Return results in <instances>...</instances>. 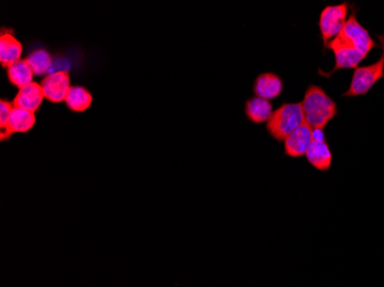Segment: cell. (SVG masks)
<instances>
[{
  "label": "cell",
  "mask_w": 384,
  "mask_h": 287,
  "mask_svg": "<svg viewBox=\"0 0 384 287\" xmlns=\"http://www.w3.org/2000/svg\"><path fill=\"white\" fill-rule=\"evenodd\" d=\"M302 105L305 123L313 130L324 129L338 115L336 102L316 84H311L306 89Z\"/></svg>",
  "instance_id": "obj_1"
},
{
  "label": "cell",
  "mask_w": 384,
  "mask_h": 287,
  "mask_svg": "<svg viewBox=\"0 0 384 287\" xmlns=\"http://www.w3.org/2000/svg\"><path fill=\"white\" fill-rule=\"evenodd\" d=\"M305 123L302 102H284L273 111L266 129L277 143H284L287 136Z\"/></svg>",
  "instance_id": "obj_2"
},
{
  "label": "cell",
  "mask_w": 384,
  "mask_h": 287,
  "mask_svg": "<svg viewBox=\"0 0 384 287\" xmlns=\"http://www.w3.org/2000/svg\"><path fill=\"white\" fill-rule=\"evenodd\" d=\"M382 46V54L376 62L372 65L358 67L353 70L351 83L343 97H360L368 94L373 86L384 77V35H376Z\"/></svg>",
  "instance_id": "obj_3"
},
{
  "label": "cell",
  "mask_w": 384,
  "mask_h": 287,
  "mask_svg": "<svg viewBox=\"0 0 384 287\" xmlns=\"http://www.w3.org/2000/svg\"><path fill=\"white\" fill-rule=\"evenodd\" d=\"M348 4L344 1L342 4L328 5L320 13V33L322 37L323 47L327 49L328 44L341 33L348 20Z\"/></svg>",
  "instance_id": "obj_4"
},
{
  "label": "cell",
  "mask_w": 384,
  "mask_h": 287,
  "mask_svg": "<svg viewBox=\"0 0 384 287\" xmlns=\"http://www.w3.org/2000/svg\"><path fill=\"white\" fill-rule=\"evenodd\" d=\"M327 49L333 51L335 55V67L331 72H324L319 69L318 74L331 79V76L341 69H356L359 67L360 62L366 59L367 55L357 50L348 40L342 38L340 35L335 37L328 44Z\"/></svg>",
  "instance_id": "obj_5"
},
{
  "label": "cell",
  "mask_w": 384,
  "mask_h": 287,
  "mask_svg": "<svg viewBox=\"0 0 384 287\" xmlns=\"http://www.w3.org/2000/svg\"><path fill=\"white\" fill-rule=\"evenodd\" d=\"M357 12H358V8L356 10V6H352L351 14L346 20V23L340 33V36L344 38L345 40H348V43H351L361 53L368 55L370 51L375 47H379V45L374 42L370 31L360 25V22L357 18Z\"/></svg>",
  "instance_id": "obj_6"
},
{
  "label": "cell",
  "mask_w": 384,
  "mask_h": 287,
  "mask_svg": "<svg viewBox=\"0 0 384 287\" xmlns=\"http://www.w3.org/2000/svg\"><path fill=\"white\" fill-rule=\"evenodd\" d=\"M40 86L43 89L45 99L54 104L65 101L72 87L71 77L68 72L65 70H57L45 76L40 82Z\"/></svg>",
  "instance_id": "obj_7"
},
{
  "label": "cell",
  "mask_w": 384,
  "mask_h": 287,
  "mask_svg": "<svg viewBox=\"0 0 384 287\" xmlns=\"http://www.w3.org/2000/svg\"><path fill=\"white\" fill-rule=\"evenodd\" d=\"M313 140L314 133L312 128L307 123H304L284 140V154L290 158H300L309 151Z\"/></svg>",
  "instance_id": "obj_8"
},
{
  "label": "cell",
  "mask_w": 384,
  "mask_h": 287,
  "mask_svg": "<svg viewBox=\"0 0 384 287\" xmlns=\"http://www.w3.org/2000/svg\"><path fill=\"white\" fill-rule=\"evenodd\" d=\"M36 123V115L34 111H27L23 108L14 107L6 126L0 128L1 140L8 139L15 133H28Z\"/></svg>",
  "instance_id": "obj_9"
},
{
  "label": "cell",
  "mask_w": 384,
  "mask_h": 287,
  "mask_svg": "<svg viewBox=\"0 0 384 287\" xmlns=\"http://www.w3.org/2000/svg\"><path fill=\"white\" fill-rule=\"evenodd\" d=\"M283 81L274 72H262L253 83V92L255 97L272 100L280 97L283 91Z\"/></svg>",
  "instance_id": "obj_10"
},
{
  "label": "cell",
  "mask_w": 384,
  "mask_h": 287,
  "mask_svg": "<svg viewBox=\"0 0 384 287\" xmlns=\"http://www.w3.org/2000/svg\"><path fill=\"white\" fill-rule=\"evenodd\" d=\"M44 99L45 96L42 86L38 83L33 82L18 89V92L12 104L14 107L23 108L35 113L40 107Z\"/></svg>",
  "instance_id": "obj_11"
},
{
  "label": "cell",
  "mask_w": 384,
  "mask_h": 287,
  "mask_svg": "<svg viewBox=\"0 0 384 287\" xmlns=\"http://www.w3.org/2000/svg\"><path fill=\"white\" fill-rule=\"evenodd\" d=\"M305 155L309 165L320 172H327L331 169L333 154L326 139L313 140Z\"/></svg>",
  "instance_id": "obj_12"
},
{
  "label": "cell",
  "mask_w": 384,
  "mask_h": 287,
  "mask_svg": "<svg viewBox=\"0 0 384 287\" xmlns=\"http://www.w3.org/2000/svg\"><path fill=\"white\" fill-rule=\"evenodd\" d=\"M22 44L15 38L11 31H1L0 36V64L8 68V66L21 59Z\"/></svg>",
  "instance_id": "obj_13"
},
{
  "label": "cell",
  "mask_w": 384,
  "mask_h": 287,
  "mask_svg": "<svg viewBox=\"0 0 384 287\" xmlns=\"http://www.w3.org/2000/svg\"><path fill=\"white\" fill-rule=\"evenodd\" d=\"M245 114L252 123L261 124L268 122V120L273 114V106L267 99L259 97L250 98L245 102Z\"/></svg>",
  "instance_id": "obj_14"
},
{
  "label": "cell",
  "mask_w": 384,
  "mask_h": 287,
  "mask_svg": "<svg viewBox=\"0 0 384 287\" xmlns=\"http://www.w3.org/2000/svg\"><path fill=\"white\" fill-rule=\"evenodd\" d=\"M6 72L10 82L18 89L34 82L35 72L25 59H20L18 62L8 66Z\"/></svg>",
  "instance_id": "obj_15"
},
{
  "label": "cell",
  "mask_w": 384,
  "mask_h": 287,
  "mask_svg": "<svg viewBox=\"0 0 384 287\" xmlns=\"http://www.w3.org/2000/svg\"><path fill=\"white\" fill-rule=\"evenodd\" d=\"M66 105L72 111H84L92 104V94L84 86L74 85L71 87L65 100Z\"/></svg>",
  "instance_id": "obj_16"
},
{
  "label": "cell",
  "mask_w": 384,
  "mask_h": 287,
  "mask_svg": "<svg viewBox=\"0 0 384 287\" xmlns=\"http://www.w3.org/2000/svg\"><path fill=\"white\" fill-rule=\"evenodd\" d=\"M25 60L37 76L47 75L52 68V57L47 50L43 49L33 51L28 57H25Z\"/></svg>",
  "instance_id": "obj_17"
},
{
  "label": "cell",
  "mask_w": 384,
  "mask_h": 287,
  "mask_svg": "<svg viewBox=\"0 0 384 287\" xmlns=\"http://www.w3.org/2000/svg\"><path fill=\"white\" fill-rule=\"evenodd\" d=\"M13 108H14V106L10 101L1 99V101H0V128H3L8 124Z\"/></svg>",
  "instance_id": "obj_18"
}]
</instances>
